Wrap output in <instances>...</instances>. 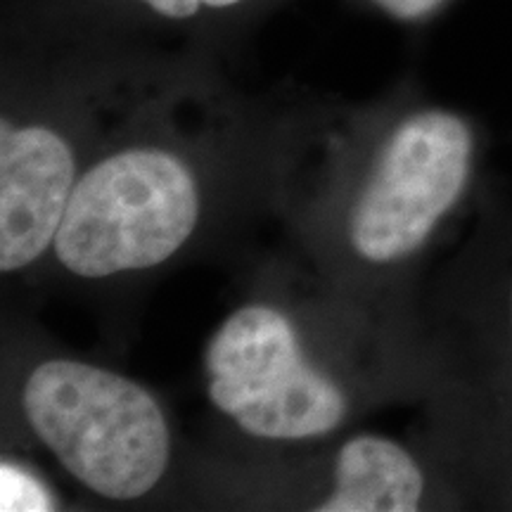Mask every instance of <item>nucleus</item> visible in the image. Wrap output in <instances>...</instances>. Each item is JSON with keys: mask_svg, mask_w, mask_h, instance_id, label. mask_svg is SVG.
<instances>
[{"mask_svg": "<svg viewBox=\"0 0 512 512\" xmlns=\"http://www.w3.org/2000/svg\"><path fill=\"white\" fill-rule=\"evenodd\" d=\"M394 316L358 304L302 261H275L211 332L202 387L223 453L304 451L354 430L396 394Z\"/></svg>", "mask_w": 512, "mask_h": 512, "instance_id": "obj_3", "label": "nucleus"}, {"mask_svg": "<svg viewBox=\"0 0 512 512\" xmlns=\"http://www.w3.org/2000/svg\"><path fill=\"white\" fill-rule=\"evenodd\" d=\"M3 434L34 448L91 501L169 503L190 453L155 389L74 351L5 335Z\"/></svg>", "mask_w": 512, "mask_h": 512, "instance_id": "obj_5", "label": "nucleus"}, {"mask_svg": "<svg viewBox=\"0 0 512 512\" xmlns=\"http://www.w3.org/2000/svg\"><path fill=\"white\" fill-rule=\"evenodd\" d=\"M475 155V126L448 107L318 95L275 219L323 283L394 316V285L463 202Z\"/></svg>", "mask_w": 512, "mask_h": 512, "instance_id": "obj_2", "label": "nucleus"}, {"mask_svg": "<svg viewBox=\"0 0 512 512\" xmlns=\"http://www.w3.org/2000/svg\"><path fill=\"white\" fill-rule=\"evenodd\" d=\"M508 323H510V342H512V283H510V294H508Z\"/></svg>", "mask_w": 512, "mask_h": 512, "instance_id": "obj_10", "label": "nucleus"}, {"mask_svg": "<svg viewBox=\"0 0 512 512\" xmlns=\"http://www.w3.org/2000/svg\"><path fill=\"white\" fill-rule=\"evenodd\" d=\"M358 10L373 12L396 24H422L439 15L451 0H347Z\"/></svg>", "mask_w": 512, "mask_h": 512, "instance_id": "obj_9", "label": "nucleus"}, {"mask_svg": "<svg viewBox=\"0 0 512 512\" xmlns=\"http://www.w3.org/2000/svg\"><path fill=\"white\" fill-rule=\"evenodd\" d=\"M138 43L3 46L0 273L38 285L83 174L136 91Z\"/></svg>", "mask_w": 512, "mask_h": 512, "instance_id": "obj_4", "label": "nucleus"}, {"mask_svg": "<svg viewBox=\"0 0 512 512\" xmlns=\"http://www.w3.org/2000/svg\"><path fill=\"white\" fill-rule=\"evenodd\" d=\"M292 0H0L3 46L138 43L228 62Z\"/></svg>", "mask_w": 512, "mask_h": 512, "instance_id": "obj_7", "label": "nucleus"}, {"mask_svg": "<svg viewBox=\"0 0 512 512\" xmlns=\"http://www.w3.org/2000/svg\"><path fill=\"white\" fill-rule=\"evenodd\" d=\"M313 102L247 93L221 57L157 46L74 192L41 283L152 278L275 216Z\"/></svg>", "mask_w": 512, "mask_h": 512, "instance_id": "obj_1", "label": "nucleus"}, {"mask_svg": "<svg viewBox=\"0 0 512 512\" xmlns=\"http://www.w3.org/2000/svg\"><path fill=\"white\" fill-rule=\"evenodd\" d=\"M64 498L48 475L38 470L29 458L19 456L15 448H5L0 460V510L3 512H41L64 510Z\"/></svg>", "mask_w": 512, "mask_h": 512, "instance_id": "obj_8", "label": "nucleus"}, {"mask_svg": "<svg viewBox=\"0 0 512 512\" xmlns=\"http://www.w3.org/2000/svg\"><path fill=\"white\" fill-rule=\"evenodd\" d=\"M430 475L415 451L380 432L349 430L275 456H190L185 501L221 508L411 512L430 505Z\"/></svg>", "mask_w": 512, "mask_h": 512, "instance_id": "obj_6", "label": "nucleus"}]
</instances>
